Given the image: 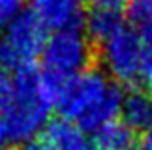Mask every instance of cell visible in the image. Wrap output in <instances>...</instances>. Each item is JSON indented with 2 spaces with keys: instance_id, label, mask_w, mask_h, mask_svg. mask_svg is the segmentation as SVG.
<instances>
[{
  "instance_id": "8fae6325",
  "label": "cell",
  "mask_w": 152,
  "mask_h": 150,
  "mask_svg": "<svg viewBox=\"0 0 152 150\" xmlns=\"http://www.w3.org/2000/svg\"><path fill=\"white\" fill-rule=\"evenodd\" d=\"M127 15L137 25L152 21V0H127Z\"/></svg>"
},
{
  "instance_id": "4fadbf2b",
  "label": "cell",
  "mask_w": 152,
  "mask_h": 150,
  "mask_svg": "<svg viewBox=\"0 0 152 150\" xmlns=\"http://www.w3.org/2000/svg\"><path fill=\"white\" fill-rule=\"evenodd\" d=\"M23 0H0V29L8 27L19 14H21Z\"/></svg>"
},
{
  "instance_id": "3957f363",
  "label": "cell",
  "mask_w": 152,
  "mask_h": 150,
  "mask_svg": "<svg viewBox=\"0 0 152 150\" xmlns=\"http://www.w3.org/2000/svg\"><path fill=\"white\" fill-rule=\"evenodd\" d=\"M41 56L42 79L56 104V98L66 81L89 71L91 66L96 62V50L91 39L81 33L79 27H73V29H60L50 35Z\"/></svg>"
},
{
  "instance_id": "7a4b0ae2",
  "label": "cell",
  "mask_w": 152,
  "mask_h": 150,
  "mask_svg": "<svg viewBox=\"0 0 152 150\" xmlns=\"http://www.w3.org/2000/svg\"><path fill=\"white\" fill-rule=\"evenodd\" d=\"M121 104L123 94L118 83L110 81L98 69H89L66 81L56 98L64 119L93 133L115 121L121 114Z\"/></svg>"
},
{
  "instance_id": "6da1fadb",
  "label": "cell",
  "mask_w": 152,
  "mask_h": 150,
  "mask_svg": "<svg viewBox=\"0 0 152 150\" xmlns=\"http://www.w3.org/2000/svg\"><path fill=\"white\" fill-rule=\"evenodd\" d=\"M54 106L42 71L33 64L23 66L12 77V90L0 108V146L25 144L46 125Z\"/></svg>"
},
{
  "instance_id": "5b68a950",
  "label": "cell",
  "mask_w": 152,
  "mask_h": 150,
  "mask_svg": "<svg viewBox=\"0 0 152 150\" xmlns=\"http://www.w3.org/2000/svg\"><path fill=\"white\" fill-rule=\"evenodd\" d=\"M48 27L41 21L33 10L31 12H21L10 25L6 27V42L12 46L15 56L19 58L23 66L33 64V60L42 54L48 35H46Z\"/></svg>"
},
{
  "instance_id": "52a82bcc",
  "label": "cell",
  "mask_w": 152,
  "mask_h": 150,
  "mask_svg": "<svg viewBox=\"0 0 152 150\" xmlns=\"http://www.w3.org/2000/svg\"><path fill=\"white\" fill-rule=\"evenodd\" d=\"M45 143L50 150H96L87 131L67 119H56L46 125Z\"/></svg>"
},
{
  "instance_id": "ba28073f",
  "label": "cell",
  "mask_w": 152,
  "mask_h": 150,
  "mask_svg": "<svg viewBox=\"0 0 152 150\" xmlns=\"http://www.w3.org/2000/svg\"><path fill=\"white\" fill-rule=\"evenodd\" d=\"M123 123L131 131H148L152 127V90L135 89L127 96H123L121 104Z\"/></svg>"
},
{
  "instance_id": "7c38bea8",
  "label": "cell",
  "mask_w": 152,
  "mask_h": 150,
  "mask_svg": "<svg viewBox=\"0 0 152 150\" xmlns=\"http://www.w3.org/2000/svg\"><path fill=\"white\" fill-rule=\"evenodd\" d=\"M23 64L19 62V58L15 56V52L12 50V46L6 42V39L0 37V73L6 75V71H18L21 69Z\"/></svg>"
},
{
  "instance_id": "9a60e30c",
  "label": "cell",
  "mask_w": 152,
  "mask_h": 150,
  "mask_svg": "<svg viewBox=\"0 0 152 150\" xmlns=\"http://www.w3.org/2000/svg\"><path fill=\"white\" fill-rule=\"evenodd\" d=\"M18 150H50V146L45 143V141H29V143H25V144H21Z\"/></svg>"
},
{
  "instance_id": "9c48e42d",
  "label": "cell",
  "mask_w": 152,
  "mask_h": 150,
  "mask_svg": "<svg viewBox=\"0 0 152 150\" xmlns=\"http://www.w3.org/2000/svg\"><path fill=\"white\" fill-rule=\"evenodd\" d=\"M87 27V37L91 39V42H98L104 44L112 35H115L123 27V19L119 10L114 8H104V6H94L93 10L87 14L85 19Z\"/></svg>"
},
{
  "instance_id": "8992f818",
  "label": "cell",
  "mask_w": 152,
  "mask_h": 150,
  "mask_svg": "<svg viewBox=\"0 0 152 150\" xmlns=\"http://www.w3.org/2000/svg\"><path fill=\"white\" fill-rule=\"evenodd\" d=\"M83 2L85 0H31L33 12L41 17V21L56 31L79 27Z\"/></svg>"
},
{
  "instance_id": "277c9868",
  "label": "cell",
  "mask_w": 152,
  "mask_h": 150,
  "mask_svg": "<svg viewBox=\"0 0 152 150\" xmlns=\"http://www.w3.org/2000/svg\"><path fill=\"white\" fill-rule=\"evenodd\" d=\"M142 54H145V46L141 35L135 29L123 25L102 44L100 60L106 66V71L115 81L135 85L141 81Z\"/></svg>"
},
{
  "instance_id": "5bb4252c",
  "label": "cell",
  "mask_w": 152,
  "mask_h": 150,
  "mask_svg": "<svg viewBox=\"0 0 152 150\" xmlns=\"http://www.w3.org/2000/svg\"><path fill=\"white\" fill-rule=\"evenodd\" d=\"M10 90H12V79H8L4 73H0V108L6 104Z\"/></svg>"
},
{
  "instance_id": "30bf717a",
  "label": "cell",
  "mask_w": 152,
  "mask_h": 150,
  "mask_svg": "<svg viewBox=\"0 0 152 150\" xmlns=\"http://www.w3.org/2000/svg\"><path fill=\"white\" fill-rule=\"evenodd\" d=\"M94 148L98 150H123L133 146V131L123 121H112L94 133Z\"/></svg>"
},
{
  "instance_id": "e0dca14e",
  "label": "cell",
  "mask_w": 152,
  "mask_h": 150,
  "mask_svg": "<svg viewBox=\"0 0 152 150\" xmlns=\"http://www.w3.org/2000/svg\"><path fill=\"white\" fill-rule=\"evenodd\" d=\"M145 150H152V127L145 133Z\"/></svg>"
},
{
  "instance_id": "ac0fdd59",
  "label": "cell",
  "mask_w": 152,
  "mask_h": 150,
  "mask_svg": "<svg viewBox=\"0 0 152 150\" xmlns=\"http://www.w3.org/2000/svg\"><path fill=\"white\" fill-rule=\"evenodd\" d=\"M123 150H141V148H137V146H127V148H123Z\"/></svg>"
},
{
  "instance_id": "2e32d148",
  "label": "cell",
  "mask_w": 152,
  "mask_h": 150,
  "mask_svg": "<svg viewBox=\"0 0 152 150\" xmlns=\"http://www.w3.org/2000/svg\"><path fill=\"white\" fill-rule=\"evenodd\" d=\"M94 6H104V8H114V10H119L121 4H127V0H93Z\"/></svg>"
}]
</instances>
